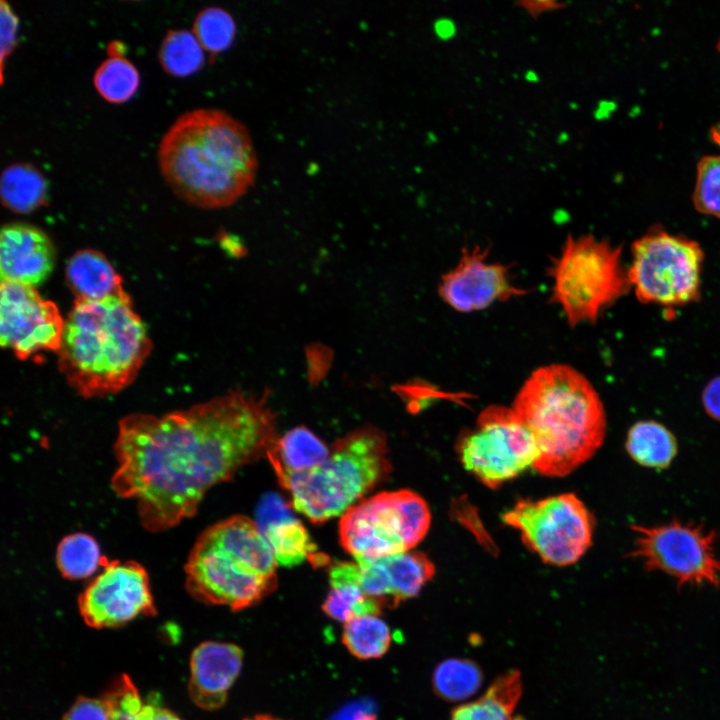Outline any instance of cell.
Here are the masks:
<instances>
[{
	"label": "cell",
	"instance_id": "11",
	"mask_svg": "<svg viewBox=\"0 0 720 720\" xmlns=\"http://www.w3.org/2000/svg\"><path fill=\"white\" fill-rule=\"evenodd\" d=\"M457 453L464 469L489 488H498L528 468L539 452L535 439L512 408L489 406L462 434Z\"/></svg>",
	"mask_w": 720,
	"mask_h": 720
},
{
	"label": "cell",
	"instance_id": "12",
	"mask_svg": "<svg viewBox=\"0 0 720 720\" xmlns=\"http://www.w3.org/2000/svg\"><path fill=\"white\" fill-rule=\"evenodd\" d=\"M631 528L635 536L630 555L648 571H661L679 585H720L714 531L678 521Z\"/></svg>",
	"mask_w": 720,
	"mask_h": 720
},
{
	"label": "cell",
	"instance_id": "15",
	"mask_svg": "<svg viewBox=\"0 0 720 720\" xmlns=\"http://www.w3.org/2000/svg\"><path fill=\"white\" fill-rule=\"evenodd\" d=\"M441 299L458 312L483 310L527 291L513 284L509 267L488 260V249H463L458 263L442 275L438 287Z\"/></svg>",
	"mask_w": 720,
	"mask_h": 720
},
{
	"label": "cell",
	"instance_id": "36",
	"mask_svg": "<svg viewBox=\"0 0 720 720\" xmlns=\"http://www.w3.org/2000/svg\"><path fill=\"white\" fill-rule=\"evenodd\" d=\"M701 400L705 412L712 419L720 422V375L707 382L702 391Z\"/></svg>",
	"mask_w": 720,
	"mask_h": 720
},
{
	"label": "cell",
	"instance_id": "8",
	"mask_svg": "<svg viewBox=\"0 0 720 720\" xmlns=\"http://www.w3.org/2000/svg\"><path fill=\"white\" fill-rule=\"evenodd\" d=\"M431 513L417 493L380 492L342 515L339 539L356 561L376 560L413 549L426 535Z\"/></svg>",
	"mask_w": 720,
	"mask_h": 720
},
{
	"label": "cell",
	"instance_id": "3",
	"mask_svg": "<svg viewBox=\"0 0 720 720\" xmlns=\"http://www.w3.org/2000/svg\"><path fill=\"white\" fill-rule=\"evenodd\" d=\"M151 349L146 326L122 289L100 300L75 299L56 353L69 386L94 398L129 386Z\"/></svg>",
	"mask_w": 720,
	"mask_h": 720
},
{
	"label": "cell",
	"instance_id": "32",
	"mask_svg": "<svg viewBox=\"0 0 720 720\" xmlns=\"http://www.w3.org/2000/svg\"><path fill=\"white\" fill-rule=\"evenodd\" d=\"M192 33L204 50L212 55L228 49L235 38L236 24L232 15L221 7H206L198 12Z\"/></svg>",
	"mask_w": 720,
	"mask_h": 720
},
{
	"label": "cell",
	"instance_id": "10",
	"mask_svg": "<svg viewBox=\"0 0 720 720\" xmlns=\"http://www.w3.org/2000/svg\"><path fill=\"white\" fill-rule=\"evenodd\" d=\"M522 542L545 563L567 566L577 562L592 544L595 519L572 493L539 500H519L503 516Z\"/></svg>",
	"mask_w": 720,
	"mask_h": 720
},
{
	"label": "cell",
	"instance_id": "33",
	"mask_svg": "<svg viewBox=\"0 0 720 720\" xmlns=\"http://www.w3.org/2000/svg\"><path fill=\"white\" fill-rule=\"evenodd\" d=\"M693 203L700 213L720 218V155H706L698 162Z\"/></svg>",
	"mask_w": 720,
	"mask_h": 720
},
{
	"label": "cell",
	"instance_id": "40",
	"mask_svg": "<svg viewBox=\"0 0 720 720\" xmlns=\"http://www.w3.org/2000/svg\"><path fill=\"white\" fill-rule=\"evenodd\" d=\"M243 720H283L270 714H257Z\"/></svg>",
	"mask_w": 720,
	"mask_h": 720
},
{
	"label": "cell",
	"instance_id": "25",
	"mask_svg": "<svg viewBox=\"0 0 720 720\" xmlns=\"http://www.w3.org/2000/svg\"><path fill=\"white\" fill-rule=\"evenodd\" d=\"M625 448L637 464L653 469L667 468L678 451L677 439L663 424L641 420L628 430Z\"/></svg>",
	"mask_w": 720,
	"mask_h": 720
},
{
	"label": "cell",
	"instance_id": "20",
	"mask_svg": "<svg viewBox=\"0 0 720 720\" xmlns=\"http://www.w3.org/2000/svg\"><path fill=\"white\" fill-rule=\"evenodd\" d=\"M330 589L322 610L342 622L362 615H380L382 607L361 589L357 563L336 561L329 568Z\"/></svg>",
	"mask_w": 720,
	"mask_h": 720
},
{
	"label": "cell",
	"instance_id": "5",
	"mask_svg": "<svg viewBox=\"0 0 720 720\" xmlns=\"http://www.w3.org/2000/svg\"><path fill=\"white\" fill-rule=\"evenodd\" d=\"M277 566L255 521L234 515L199 535L184 567L185 586L200 602L239 611L275 590Z\"/></svg>",
	"mask_w": 720,
	"mask_h": 720
},
{
	"label": "cell",
	"instance_id": "21",
	"mask_svg": "<svg viewBox=\"0 0 720 720\" xmlns=\"http://www.w3.org/2000/svg\"><path fill=\"white\" fill-rule=\"evenodd\" d=\"M65 274L75 299L100 300L123 289L121 276L106 256L94 249L74 253Z\"/></svg>",
	"mask_w": 720,
	"mask_h": 720
},
{
	"label": "cell",
	"instance_id": "16",
	"mask_svg": "<svg viewBox=\"0 0 720 720\" xmlns=\"http://www.w3.org/2000/svg\"><path fill=\"white\" fill-rule=\"evenodd\" d=\"M54 246L40 228L24 223L3 225L0 235L1 281L35 287L52 272Z\"/></svg>",
	"mask_w": 720,
	"mask_h": 720
},
{
	"label": "cell",
	"instance_id": "19",
	"mask_svg": "<svg viewBox=\"0 0 720 720\" xmlns=\"http://www.w3.org/2000/svg\"><path fill=\"white\" fill-rule=\"evenodd\" d=\"M375 564L388 608L397 607L417 596L435 573L430 559L418 551L410 550L376 559Z\"/></svg>",
	"mask_w": 720,
	"mask_h": 720
},
{
	"label": "cell",
	"instance_id": "2",
	"mask_svg": "<svg viewBox=\"0 0 720 720\" xmlns=\"http://www.w3.org/2000/svg\"><path fill=\"white\" fill-rule=\"evenodd\" d=\"M157 155L171 190L205 209L234 204L254 183L258 167L247 127L215 108L178 116L163 135Z\"/></svg>",
	"mask_w": 720,
	"mask_h": 720
},
{
	"label": "cell",
	"instance_id": "30",
	"mask_svg": "<svg viewBox=\"0 0 720 720\" xmlns=\"http://www.w3.org/2000/svg\"><path fill=\"white\" fill-rule=\"evenodd\" d=\"M163 70L176 77H185L200 70L204 49L195 35L184 29H170L162 39L158 52Z\"/></svg>",
	"mask_w": 720,
	"mask_h": 720
},
{
	"label": "cell",
	"instance_id": "18",
	"mask_svg": "<svg viewBox=\"0 0 720 720\" xmlns=\"http://www.w3.org/2000/svg\"><path fill=\"white\" fill-rule=\"evenodd\" d=\"M270 546L277 565L294 567L305 560L320 558L317 546L290 506L277 494L269 493L260 501L256 521Z\"/></svg>",
	"mask_w": 720,
	"mask_h": 720
},
{
	"label": "cell",
	"instance_id": "17",
	"mask_svg": "<svg viewBox=\"0 0 720 720\" xmlns=\"http://www.w3.org/2000/svg\"><path fill=\"white\" fill-rule=\"evenodd\" d=\"M243 656L233 643L205 641L198 645L190 660L188 691L193 703L209 711L222 707L241 672Z\"/></svg>",
	"mask_w": 720,
	"mask_h": 720
},
{
	"label": "cell",
	"instance_id": "37",
	"mask_svg": "<svg viewBox=\"0 0 720 720\" xmlns=\"http://www.w3.org/2000/svg\"><path fill=\"white\" fill-rule=\"evenodd\" d=\"M519 5L534 17L561 8V3L554 1H524Z\"/></svg>",
	"mask_w": 720,
	"mask_h": 720
},
{
	"label": "cell",
	"instance_id": "4",
	"mask_svg": "<svg viewBox=\"0 0 720 720\" xmlns=\"http://www.w3.org/2000/svg\"><path fill=\"white\" fill-rule=\"evenodd\" d=\"M512 409L532 433L539 452L536 472L562 477L588 461L606 435L603 403L591 382L566 364L534 370Z\"/></svg>",
	"mask_w": 720,
	"mask_h": 720
},
{
	"label": "cell",
	"instance_id": "24",
	"mask_svg": "<svg viewBox=\"0 0 720 720\" xmlns=\"http://www.w3.org/2000/svg\"><path fill=\"white\" fill-rule=\"evenodd\" d=\"M1 202L14 213H30L48 201V182L33 164L17 162L1 173Z\"/></svg>",
	"mask_w": 720,
	"mask_h": 720
},
{
	"label": "cell",
	"instance_id": "27",
	"mask_svg": "<svg viewBox=\"0 0 720 720\" xmlns=\"http://www.w3.org/2000/svg\"><path fill=\"white\" fill-rule=\"evenodd\" d=\"M483 682V674L475 662L465 658H449L439 663L432 675L435 693L450 702H463L475 695Z\"/></svg>",
	"mask_w": 720,
	"mask_h": 720
},
{
	"label": "cell",
	"instance_id": "26",
	"mask_svg": "<svg viewBox=\"0 0 720 720\" xmlns=\"http://www.w3.org/2000/svg\"><path fill=\"white\" fill-rule=\"evenodd\" d=\"M342 643L358 659H377L389 650L392 632L379 615L357 616L344 623Z\"/></svg>",
	"mask_w": 720,
	"mask_h": 720
},
{
	"label": "cell",
	"instance_id": "34",
	"mask_svg": "<svg viewBox=\"0 0 720 720\" xmlns=\"http://www.w3.org/2000/svg\"><path fill=\"white\" fill-rule=\"evenodd\" d=\"M0 30H1V53H0V74L1 84L4 82L5 60L9 57L17 45V33L19 20L12 7L5 0L0 2Z\"/></svg>",
	"mask_w": 720,
	"mask_h": 720
},
{
	"label": "cell",
	"instance_id": "9",
	"mask_svg": "<svg viewBox=\"0 0 720 720\" xmlns=\"http://www.w3.org/2000/svg\"><path fill=\"white\" fill-rule=\"evenodd\" d=\"M631 253L627 272L639 301L673 308L698 300L704 253L696 241L655 228Z\"/></svg>",
	"mask_w": 720,
	"mask_h": 720
},
{
	"label": "cell",
	"instance_id": "14",
	"mask_svg": "<svg viewBox=\"0 0 720 720\" xmlns=\"http://www.w3.org/2000/svg\"><path fill=\"white\" fill-rule=\"evenodd\" d=\"M0 291L1 345L20 360L57 352L65 326L57 305L28 285L1 281Z\"/></svg>",
	"mask_w": 720,
	"mask_h": 720
},
{
	"label": "cell",
	"instance_id": "22",
	"mask_svg": "<svg viewBox=\"0 0 720 720\" xmlns=\"http://www.w3.org/2000/svg\"><path fill=\"white\" fill-rule=\"evenodd\" d=\"M522 689L521 673L508 671L478 698L456 706L450 720H525L516 712Z\"/></svg>",
	"mask_w": 720,
	"mask_h": 720
},
{
	"label": "cell",
	"instance_id": "39",
	"mask_svg": "<svg viewBox=\"0 0 720 720\" xmlns=\"http://www.w3.org/2000/svg\"><path fill=\"white\" fill-rule=\"evenodd\" d=\"M436 33L443 38L450 37L454 33V25L447 20H441L436 24Z\"/></svg>",
	"mask_w": 720,
	"mask_h": 720
},
{
	"label": "cell",
	"instance_id": "28",
	"mask_svg": "<svg viewBox=\"0 0 720 720\" xmlns=\"http://www.w3.org/2000/svg\"><path fill=\"white\" fill-rule=\"evenodd\" d=\"M103 557L96 539L82 532L63 537L56 548L57 567L70 580L93 575L101 567Z\"/></svg>",
	"mask_w": 720,
	"mask_h": 720
},
{
	"label": "cell",
	"instance_id": "23",
	"mask_svg": "<svg viewBox=\"0 0 720 720\" xmlns=\"http://www.w3.org/2000/svg\"><path fill=\"white\" fill-rule=\"evenodd\" d=\"M329 454L330 446L301 425L278 437L266 456L279 479L313 469L324 463Z\"/></svg>",
	"mask_w": 720,
	"mask_h": 720
},
{
	"label": "cell",
	"instance_id": "41",
	"mask_svg": "<svg viewBox=\"0 0 720 720\" xmlns=\"http://www.w3.org/2000/svg\"><path fill=\"white\" fill-rule=\"evenodd\" d=\"M718 49H719V51H720V40H719V43H718Z\"/></svg>",
	"mask_w": 720,
	"mask_h": 720
},
{
	"label": "cell",
	"instance_id": "6",
	"mask_svg": "<svg viewBox=\"0 0 720 720\" xmlns=\"http://www.w3.org/2000/svg\"><path fill=\"white\" fill-rule=\"evenodd\" d=\"M390 472L385 433L365 425L336 440L324 463L278 480L295 511L322 523L345 514Z\"/></svg>",
	"mask_w": 720,
	"mask_h": 720
},
{
	"label": "cell",
	"instance_id": "31",
	"mask_svg": "<svg viewBox=\"0 0 720 720\" xmlns=\"http://www.w3.org/2000/svg\"><path fill=\"white\" fill-rule=\"evenodd\" d=\"M139 83L137 68L125 57H108L101 62L93 75V84L99 95L114 104L131 99Z\"/></svg>",
	"mask_w": 720,
	"mask_h": 720
},
{
	"label": "cell",
	"instance_id": "29",
	"mask_svg": "<svg viewBox=\"0 0 720 720\" xmlns=\"http://www.w3.org/2000/svg\"><path fill=\"white\" fill-rule=\"evenodd\" d=\"M112 720H182L174 712L153 702H145L127 675L119 677L104 695Z\"/></svg>",
	"mask_w": 720,
	"mask_h": 720
},
{
	"label": "cell",
	"instance_id": "1",
	"mask_svg": "<svg viewBox=\"0 0 720 720\" xmlns=\"http://www.w3.org/2000/svg\"><path fill=\"white\" fill-rule=\"evenodd\" d=\"M268 393L231 390L188 409L120 419L113 491L136 502L158 533L193 517L213 486L262 456L279 437Z\"/></svg>",
	"mask_w": 720,
	"mask_h": 720
},
{
	"label": "cell",
	"instance_id": "13",
	"mask_svg": "<svg viewBox=\"0 0 720 720\" xmlns=\"http://www.w3.org/2000/svg\"><path fill=\"white\" fill-rule=\"evenodd\" d=\"M102 571L79 595L85 623L95 629L126 624L140 615H155L146 569L137 561L102 560Z\"/></svg>",
	"mask_w": 720,
	"mask_h": 720
},
{
	"label": "cell",
	"instance_id": "35",
	"mask_svg": "<svg viewBox=\"0 0 720 720\" xmlns=\"http://www.w3.org/2000/svg\"><path fill=\"white\" fill-rule=\"evenodd\" d=\"M62 720H112L108 701L102 698L79 697Z\"/></svg>",
	"mask_w": 720,
	"mask_h": 720
},
{
	"label": "cell",
	"instance_id": "38",
	"mask_svg": "<svg viewBox=\"0 0 720 720\" xmlns=\"http://www.w3.org/2000/svg\"><path fill=\"white\" fill-rule=\"evenodd\" d=\"M125 51L126 47L121 41L113 40L107 45V53L109 57H124Z\"/></svg>",
	"mask_w": 720,
	"mask_h": 720
},
{
	"label": "cell",
	"instance_id": "7",
	"mask_svg": "<svg viewBox=\"0 0 720 720\" xmlns=\"http://www.w3.org/2000/svg\"><path fill=\"white\" fill-rule=\"evenodd\" d=\"M622 249L592 235L569 236L549 268L552 301L571 326L595 322L631 288Z\"/></svg>",
	"mask_w": 720,
	"mask_h": 720
}]
</instances>
